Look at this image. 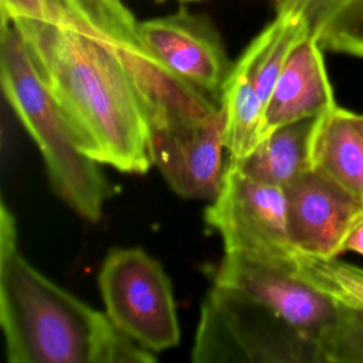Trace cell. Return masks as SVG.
I'll return each mask as SVG.
<instances>
[{"instance_id": "obj_18", "label": "cell", "mask_w": 363, "mask_h": 363, "mask_svg": "<svg viewBox=\"0 0 363 363\" xmlns=\"http://www.w3.org/2000/svg\"><path fill=\"white\" fill-rule=\"evenodd\" d=\"M323 363H363V311L339 303L337 316L318 340Z\"/></svg>"}, {"instance_id": "obj_22", "label": "cell", "mask_w": 363, "mask_h": 363, "mask_svg": "<svg viewBox=\"0 0 363 363\" xmlns=\"http://www.w3.org/2000/svg\"><path fill=\"white\" fill-rule=\"evenodd\" d=\"M156 1H166V0H156ZM182 3H191V1H203V0H177Z\"/></svg>"}, {"instance_id": "obj_19", "label": "cell", "mask_w": 363, "mask_h": 363, "mask_svg": "<svg viewBox=\"0 0 363 363\" xmlns=\"http://www.w3.org/2000/svg\"><path fill=\"white\" fill-rule=\"evenodd\" d=\"M343 252H356L363 255V220L349 231L343 242Z\"/></svg>"}, {"instance_id": "obj_8", "label": "cell", "mask_w": 363, "mask_h": 363, "mask_svg": "<svg viewBox=\"0 0 363 363\" xmlns=\"http://www.w3.org/2000/svg\"><path fill=\"white\" fill-rule=\"evenodd\" d=\"M289 255L224 254L214 284L257 299L318 345L336 319L339 302L296 274Z\"/></svg>"}, {"instance_id": "obj_9", "label": "cell", "mask_w": 363, "mask_h": 363, "mask_svg": "<svg viewBox=\"0 0 363 363\" xmlns=\"http://www.w3.org/2000/svg\"><path fill=\"white\" fill-rule=\"evenodd\" d=\"M150 159L174 193L184 199L213 200L225 164L223 106L207 119L177 121L150 128Z\"/></svg>"}, {"instance_id": "obj_6", "label": "cell", "mask_w": 363, "mask_h": 363, "mask_svg": "<svg viewBox=\"0 0 363 363\" xmlns=\"http://www.w3.org/2000/svg\"><path fill=\"white\" fill-rule=\"evenodd\" d=\"M98 285L112 323L145 349L157 353L180 342L170 281L142 248H113L102 261Z\"/></svg>"}, {"instance_id": "obj_1", "label": "cell", "mask_w": 363, "mask_h": 363, "mask_svg": "<svg viewBox=\"0 0 363 363\" xmlns=\"http://www.w3.org/2000/svg\"><path fill=\"white\" fill-rule=\"evenodd\" d=\"M79 149L118 172L145 174L150 123L121 58L62 0H0Z\"/></svg>"}, {"instance_id": "obj_13", "label": "cell", "mask_w": 363, "mask_h": 363, "mask_svg": "<svg viewBox=\"0 0 363 363\" xmlns=\"http://www.w3.org/2000/svg\"><path fill=\"white\" fill-rule=\"evenodd\" d=\"M319 116L272 129L244 159L234 163L248 177L285 189L312 169V146Z\"/></svg>"}, {"instance_id": "obj_20", "label": "cell", "mask_w": 363, "mask_h": 363, "mask_svg": "<svg viewBox=\"0 0 363 363\" xmlns=\"http://www.w3.org/2000/svg\"><path fill=\"white\" fill-rule=\"evenodd\" d=\"M295 0H277L274 3V9H275V14H286L291 11L292 6H294Z\"/></svg>"}, {"instance_id": "obj_17", "label": "cell", "mask_w": 363, "mask_h": 363, "mask_svg": "<svg viewBox=\"0 0 363 363\" xmlns=\"http://www.w3.org/2000/svg\"><path fill=\"white\" fill-rule=\"evenodd\" d=\"M309 34L323 50L363 58V0H340Z\"/></svg>"}, {"instance_id": "obj_16", "label": "cell", "mask_w": 363, "mask_h": 363, "mask_svg": "<svg viewBox=\"0 0 363 363\" xmlns=\"http://www.w3.org/2000/svg\"><path fill=\"white\" fill-rule=\"evenodd\" d=\"M291 265L303 279L342 305L363 311V268L335 258L313 257L292 250Z\"/></svg>"}, {"instance_id": "obj_15", "label": "cell", "mask_w": 363, "mask_h": 363, "mask_svg": "<svg viewBox=\"0 0 363 363\" xmlns=\"http://www.w3.org/2000/svg\"><path fill=\"white\" fill-rule=\"evenodd\" d=\"M220 105L225 113L228 160L238 162L261 142L264 119V104L244 54L233 64L220 95Z\"/></svg>"}, {"instance_id": "obj_12", "label": "cell", "mask_w": 363, "mask_h": 363, "mask_svg": "<svg viewBox=\"0 0 363 363\" xmlns=\"http://www.w3.org/2000/svg\"><path fill=\"white\" fill-rule=\"evenodd\" d=\"M322 51L311 34L295 44L265 104L262 138L278 126L319 116L336 106Z\"/></svg>"}, {"instance_id": "obj_14", "label": "cell", "mask_w": 363, "mask_h": 363, "mask_svg": "<svg viewBox=\"0 0 363 363\" xmlns=\"http://www.w3.org/2000/svg\"><path fill=\"white\" fill-rule=\"evenodd\" d=\"M312 167L363 200V135L354 125L353 112L336 105L319 116Z\"/></svg>"}, {"instance_id": "obj_11", "label": "cell", "mask_w": 363, "mask_h": 363, "mask_svg": "<svg viewBox=\"0 0 363 363\" xmlns=\"http://www.w3.org/2000/svg\"><path fill=\"white\" fill-rule=\"evenodd\" d=\"M284 190L291 245L299 252L322 258L343 254L349 231L363 220V200L315 167Z\"/></svg>"}, {"instance_id": "obj_21", "label": "cell", "mask_w": 363, "mask_h": 363, "mask_svg": "<svg viewBox=\"0 0 363 363\" xmlns=\"http://www.w3.org/2000/svg\"><path fill=\"white\" fill-rule=\"evenodd\" d=\"M353 121H354V125L359 129V132L363 135V115L353 112Z\"/></svg>"}, {"instance_id": "obj_4", "label": "cell", "mask_w": 363, "mask_h": 363, "mask_svg": "<svg viewBox=\"0 0 363 363\" xmlns=\"http://www.w3.org/2000/svg\"><path fill=\"white\" fill-rule=\"evenodd\" d=\"M196 363L322 362L318 345L272 309L235 289L213 285L200 311Z\"/></svg>"}, {"instance_id": "obj_10", "label": "cell", "mask_w": 363, "mask_h": 363, "mask_svg": "<svg viewBox=\"0 0 363 363\" xmlns=\"http://www.w3.org/2000/svg\"><path fill=\"white\" fill-rule=\"evenodd\" d=\"M139 33L173 74L220 101L234 62L218 28L207 16L180 6L172 14L139 21Z\"/></svg>"}, {"instance_id": "obj_5", "label": "cell", "mask_w": 363, "mask_h": 363, "mask_svg": "<svg viewBox=\"0 0 363 363\" xmlns=\"http://www.w3.org/2000/svg\"><path fill=\"white\" fill-rule=\"evenodd\" d=\"M112 50L129 71L150 128L213 116L220 104L173 74L146 45L139 21L122 0H62Z\"/></svg>"}, {"instance_id": "obj_7", "label": "cell", "mask_w": 363, "mask_h": 363, "mask_svg": "<svg viewBox=\"0 0 363 363\" xmlns=\"http://www.w3.org/2000/svg\"><path fill=\"white\" fill-rule=\"evenodd\" d=\"M204 220L220 234L224 254L286 257L294 250L285 190L248 177L234 162H227L220 191L206 208Z\"/></svg>"}, {"instance_id": "obj_23", "label": "cell", "mask_w": 363, "mask_h": 363, "mask_svg": "<svg viewBox=\"0 0 363 363\" xmlns=\"http://www.w3.org/2000/svg\"><path fill=\"white\" fill-rule=\"evenodd\" d=\"M271 1H272V4H274V3H275V1H277V0H271Z\"/></svg>"}, {"instance_id": "obj_2", "label": "cell", "mask_w": 363, "mask_h": 363, "mask_svg": "<svg viewBox=\"0 0 363 363\" xmlns=\"http://www.w3.org/2000/svg\"><path fill=\"white\" fill-rule=\"evenodd\" d=\"M0 323L9 363H149L153 352L105 312L67 292L17 248L14 217L1 203Z\"/></svg>"}, {"instance_id": "obj_3", "label": "cell", "mask_w": 363, "mask_h": 363, "mask_svg": "<svg viewBox=\"0 0 363 363\" xmlns=\"http://www.w3.org/2000/svg\"><path fill=\"white\" fill-rule=\"evenodd\" d=\"M0 72L3 94L37 143L54 191L88 221L102 217L112 186L78 146L67 121L41 82L14 24L1 18Z\"/></svg>"}]
</instances>
